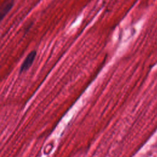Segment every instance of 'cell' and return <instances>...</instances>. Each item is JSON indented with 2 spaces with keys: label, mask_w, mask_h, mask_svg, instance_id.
<instances>
[{
  "label": "cell",
  "mask_w": 157,
  "mask_h": 157,
  "mask_svg": "<svg viewBox=\"0 0 157 157\" xmlns=\"http://www.w3.org/2000/svg\"><path fill=\"white\" fill-rule=\"evenodd\" d=\"M36 56V51L35 50L31 51L27 55V56L26 57V58L25 59V60L23 61V63L21 65L20 69V72L25 71L29 69V67L32 65Z\"/></svg>",
  "instance_id": "cell-1"
},
{
  "label": "cell",
  "mask_w": 157,
  "mask_h": 157,
  "mask_svg": "<svg viewBox=\"0 0 157 157\" xmlns=\"http://www.w3.org/2000/svg\"><path fill=\"white\" fill-rule=\"evenodd\" d=\"M13 0H9L7 1L1 7L0 15H1V20H2L4 17L7 14V13L11 10L12 7L13 6Z\"/></svg>",
  "instance_id": "cell-2"
}]
</instances>
